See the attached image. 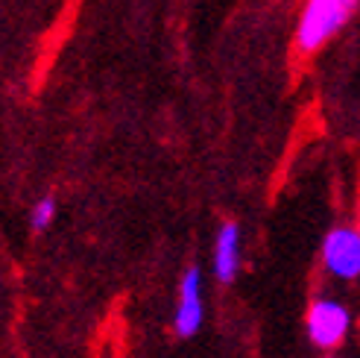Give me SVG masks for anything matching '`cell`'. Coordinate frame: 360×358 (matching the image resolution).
Listing matches in <instances>:
<instances>
[{"mask_svg":"<svg viewBox=\"0 0 360 358\" xmlns=\"http://www.w3.org/2000/svg\"><path fill=\"white\" fill-rule=\"evenodd\" d=\"M360 0H308L299 18L296 44L302 53H314L349 24Z\"/></svg>","mask_w":360,"mask_h":358,"instance_id":"1","label":"cell"},{"mask_svg":"<svg viewBox=\"0 0 360 358\" xmlns=\"http://www.w3.org/2000/svg\"><path fill=\"white\" fill-rule=\"evenodd\" d=\"M322 264L340 282H354L360 276V229L337 226L322 244Z\"/></svg>","mask_w":360,"mask_h":358,"instance_id":"2","label":"cell"},{"mask_svg":"<svg viewBox=\"0 0 360 358\" xmlns=\"http://www.w3.org/2000/svg\"><path fill=\"white\" fill-rule=\"evenodd\" d=\"M349 309L337 300H316L308 311V335L319 350H334L349 335Z\"/></svg>","mask_w":360,"mask_h":358,"instance_id":"3","label":"cell"},{"mask_svg":"<svg viewBox=\"0 0 360 358\" xmlns=\"http://www.w3.org/2000/svg\"><path fill=\"white\" fill-rule=\"evenodd\" d=\"M205 317V300H202V271L191 267L179 285V309H176V332L182 338H191L200 332Z\"/></svg>","mask_w":360,"mask_h":358,"instance_id":"4","label":"cell"},{"mask_svg":"<svg viewBox=\"0 0 360 358\" xmlns=\"http://www.w3.org/2000/svg\"><path fill=\"white\" fill-rule=\"evenodd\" d=\"M240 267V229L238 223H223L214 241V276L220 282H231Z\"/></svg>","mask_w":360,"mask_h":358,"instance_id":"5","label":"cell"},{"mask_svg":"<svg viewBox=\"0 0 360 358\" xmlns=\"http://www.w3.org/2000/svg\"><path fill=\"white\" fill-rule=\"evenodd\" d=\"M53 221H56V200H53V197H41L30 211V226L35 232H44Z\"/></svg>","mask_w":360,"mask_h":358,"instance_id":"6","label":"cell"}]
</instances>
